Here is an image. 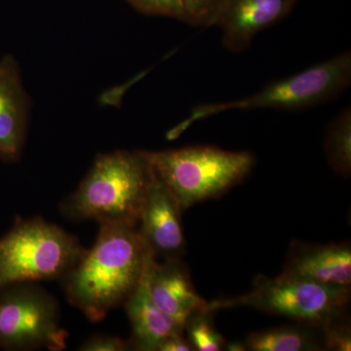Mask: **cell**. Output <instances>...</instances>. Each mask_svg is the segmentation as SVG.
Masks as SVG:
<instances>
[{
  "label": "cell",
  "mask_w": 351,
  "mask_h": 351,
  "mask_svg": "<svg viewBox=\"0 0 351 351\" xmlns=\"http://www.w3.org/2000/svg\"><path fill=\"white\" fill-rule=\"evenodd\" d=\"M152 256L138 228L100 225L93 247L62 278L66 299L90 321L103 320L135 290Z\"/></svg>",
  "instance_id": "6da1fadb"
},
{
  "label": "cell",
  "mask_w": 351,
  "mask_h": 351,
  "mask_svg": "<svg viewBox=\"0 0 351 351\" xmlns=\"http://www.w3.org/2000/svg\"><path fill=\"white\" fill-rule=\"evenodd\" d=\"M152 177L151 166L141 151L100 154L60 209L75 221L137 228Z\"/></svg>",
  "instance_id": "7a4b0ae2"
},
{
  "label": "cell",
  "mask_w": 351,
  "mask_h": 351,
  "mask_svg": "<svg viewBox=\"0 0 351 351\" xmlns=\"http://www.w3.org/2000/svg\"><path fill=\"white\" fill-rule=\"evenodd\" d=\"M141 152L182 210L225 195L243 182L256 165L250 152L226 151L214 145Z\"/></svg>",
  "instance_id": "3957f363"
},
{
  "label": "cell",
  "mask_w": 351,
  "mask_h": 351,
  "mask_svg": "<svg viewBox=\"0 0 351 351\" xmlns=\"http://www.w3.org/2000/svg\"><path fill=\"white\" fill-rule=\"evenodd\" d=\"M84 252L80 240L54 223L18 219L0 239V290L13 284L62 279Z\"/></svg>",
  "instance_id": "277c9868"
},
{
  "label": "cell",
  "mask_w": 351,
  "mask_h": 351,
  "mask_svg": "<svg viewBox=\"0 0 351 351\" xmlns=\"http://www.w3.org/2000/svg\"><path fill=\"white\" fill-rule=\"evenodd\" d=\"M350 83L351 54L350 51H346L297 75L271 83L247 98L196 106L188 119L168 133V138H178L195 121L228 110L255 108L300 110L315 107L345 92Z\"/></svg>",
  "instance_id": "5b68a950"
},
{
  "label": "cell",
  "mask_w": 351,
  "mask_h": 351,
  "mask_svg": "<svg viewBox=\"0 0 351 351\" xmlns=\"http://www.w3.org/2000/svg\"><path fill=\"white\" fill-rule=\"evenodd\" d=\"M350 289L328 287L321 284L278 276L258 277L255 287L232 299L209 302L211 311L247 306L299 321L306 326L322 327L346 316Z\"/></svg>",
  "instance_id": "8992f818"
},
{
  "label": "cell",
  "mask_w": 351,
  "mask_h": 351,
  "mask_svg": "<svg viewBox=\"0 0 351 351\" xmlns=\"http://www.w3.org/2000/svg\"><path fill=\"white\" fill-rule=\"evenodd\" d=\"M68 332L61 326L57 300L34 282L0 290V348L25 351L66 348Z\"/></svg>",
  "instance_id": "52a82bcc"
},
{
  "label": "cell",
  "mask_w": 351,
  "mask_h": 351,
  "mask_svg": "<svg viewBox=\"0 0 351 351\" xmlns=\"http://www.w3.org/2000/svg\"><path fill=\"white\" fill-rule=\"evenodd\" d=\"M182 207L174 195L152 171L138 232L154 257L163 260L182 258L186 239L182 223Z\"/></svg>",
  "instance_id": "ba28073f"
},
{
  "label": "cell",
  "mask_w": 351,
  "mask_h": 351,
  "mask_svg": "<svg viewBox=\"0 0 351 351\" xmlns=\"http://www.w3.org/2000/svg\"><path fill=\"white\" fill-rule=\"evenodd\" d=\"M295 3L297 0H223L213 27L221 29L226 50L243 52L258 32L285 19Z\"/></svg>",
  "instance_id": "9c48e42d"
},
{
  "label": "cell",
  "mask_w": 351,
  "mask_h": 351,
  "mask_svg": "<svg viewBox=\"0 0 351 351\" xmlns=\"http://www.w3.org/2000/svg\"><path fill=\"white\" fill-rule=\"evenodd\" d=\"M147 287L157 306L184 326L191 314L210 311L209 302L196 292L189 270L181 258L149 260L147 267Z\"/></svg>",
  "instance_id": "30bf717a"
},
{
  "label": "cell",
  "mask_w": 351,
  "mask_h": 351,
  "mask_svg": "<svg viewBox=\"0 0 351 351\" xmlns=\"http://www.w3.org/2000/svg\"><path fill=\"white\" fill-rule=\"evenodd\" d=\"M279 276L311 281L328 287L350 289V244L294 243Z\"/></svg>",
  "instance_id": "8fae6325"
},
{
  "label": "cell",
  "mask_w": 351,
  "mask_h": 351,
  "mask_svg": "<svg viewBox=\"0 0 351 351\" xmlns=\"http://www.w3.org/2000/svg\"><path fill=\"white\" fill-rule=\"evenodd\" d=\"M29 101L12 56L0 60V160H19L29 122Z\"/></svg>",
  "instance_id": "7c38bea8"
},
{
  "label": "cell",
  "mask_w": 351,
  "mask_h": 351,
  "mask_svg": "<svg viewBox=\"0 0 351 351\" xmlns=\"http://www.w3.org/2000/svg\"><path fill=\"white\" fill-rule=\"evenodd\" d=\"M149 262L137 287L124 302L132 328V337L129 339L132 350L157 351L164 339L184 332V326L163 313L152 299L147 287Z\"/></svg>",
  "instance_id": "4fadbf2b"
},
{
  "label": "cell",
  "mask_w": 351,
  "mask_h": 351,
  "mask_svg": "<svg viewBox=\"0 0 351 351\" xmlns=\"http://www.w3.org/2000/svg\"><path fill=\"white\" fill-rule=\"evenodd\" d=\"M313 326L277 327L252 332L245 339L246 350L252 351H315L325 350L321 329Z\"/></svg>",
  "instance_id": "5bb4252c"
},
{
  "label": "cell",
  "mask_w": 351,
  "mask_h": 351,
  "mask_svg": "<svg viewBox=\"0 0 351 351\" xmlns=\"http://www.w3.org/2000/svg\"><path fill=\"white\" fill-rule=\"evenodd\" d=\"M328 162L337 174L350 177L351 173V110L339 113L328 128L324 143Z\"/></svg>",
  "instance_id": "9a60e30c"
},
{
  "label": "cell",
  "mask_w": 351,
  "mask_h": 351,
  "mask_svg": "<svg viewBox=\"0 0 351 351\" xmlns=\"http://www.w3.org/2000/svg\"><path fill=\"white\" fill-rule=\"evenodd\" d=\"M211 311H201L191 314L184 325L189 343L197 351L225 350L226 339L215 328Z\"/></svg>",
  "instance_id": "2e32d148"
},
{
  "label": "cell",
  "mask_w": 351,
  "mask_h": 351,
  "mask_svg": "<svg viewBox=\"0 0 351 351\" xmlns=\"http://www.w3.org/2000/svg\"><path fill=\"white\" fill-rule=\"evenodd\" d=\"M182 20L193 27H213L223 0H181Z\"/></svg>",
  "instance_id": "e0dca14e"
},
{
  "label": "cell",
  "mask_w": 351,
  "mask_h": 351,
  "mask_svg": "<svg viewBox=\"0 0 351 351\" xmlns=\"http://www.w3.org/2000/svg\"><path fill=\"white\" fill-rule=\"evenodd\" d=\"M325 350L350 351L351 332L346 316L320 328Z\"/></svg>",
  "instance_id": "ac0fdd59"
},
{
  "label": "cell",
  "mask_w": 351,
  "mask_h": 351,
  "mask_svg": "<svg viewBox=\"0 0 351 351\" xmlns=\"http://www.w3.org/2000/svg\"><path fill=\"white\" fill-rule=\"evenodd\" d=\"M138 12L182 20L181 0H126Z\"/></svg>",
  "instance_id": "d6986e66"
},
{
  "label": "cell",
  "mask_w": 351,
  "mask_h": 351,
  "mask_svg": "<svg viewBox=\"0 0 351 351\" xmlns=\"http://www.w3.org/2000/svg\"><path fill=\"white\" fill-rule=\"evenodd\" d=\"M80 351H126L132 350L130 341L119 337L97 335L87 339L78 348Z\"/></svg>",
  "instance_id": "ffe728a7"
},
{
  "label": "cell",
  "mask_w": 351,
  "mask_h": 351,
  "mask_svg": "<svg viewBox=\"0 0 351 351\" xmlns=\"http://www.w3.org/2000/svg\"><path fill=\"white\" fill-rule=\"evenodd\" d=\"M157 351H195L189 339L184 338V334L172 335L164 339Z\"/></svg>",
  "instance_id": "44dd1931"
},
{
  "label": "cell",
  "mask_w": 351,
  "mask_h": 351,
  "mask_svg": "<svg viewBox=\"0 0 351 351\" xmlns=\"http://www.w3.org/2000/svg\"><path fill=\"white\" fill-rule=\"evenodd\" d=\"M225 350L230 351H244L246 350L244 343H233L230 345H226Z\"/></svg>",
  "instance_id": "7402d4cb"
}]
</instances>
